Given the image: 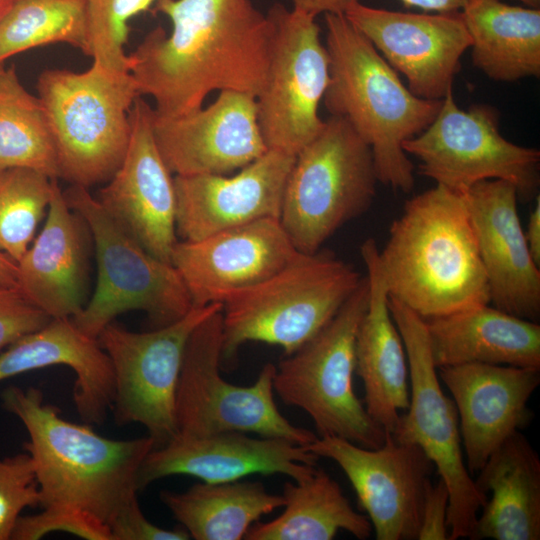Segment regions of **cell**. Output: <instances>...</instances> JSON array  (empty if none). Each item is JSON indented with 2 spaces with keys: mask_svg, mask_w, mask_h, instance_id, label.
I'll list each match as a JSON object with an SVG mask.
<instances>
[{
  "mask_svg": "<svg viewBox=\"0 0 540 540\" xmlns=\"http://www.w3.org/2000/svg\"><path fill=\"white\" fill-rule=\"evenodd\" d=\"M1 400L27 431L24 449L34 464L42 509L21 515L11 540H38L55 531L112 540L117 518L138 502L139 472L154 440L104 437L91 424L63 418L32 386H9Z\"/></svg>",
  "mask_w": 540,
  "mask_h": 540,
  "instance_id": "obj_1",
  "label": "cell"
},
{
  "mask_svg": "<svg viewBox=\"0 0 540 540\" xmlns=\"http://www.w3.org/2000/svg\"><path fill=\"white\" fill-rule=\"evenodd\" d=\"M172 24L158 26L128 54L129 73L154 113L177 117L203 105L213 91L256 96L269 66L273 23L251 0H156Z\"/></svg>",
  "mask_w": 540,
  "mask_h": 540,
  "instance_id": "obj_2",
  "label": "cell"
},
{
  "mask_svg": "<svg viewBox=\"0 0 540 540\" xmlns=\"http://www.w3.org/2000/svg\"><path fill=\"white\" fill-rule=\"evenodd\" d=\"M378 255L388 296L424 320L490 304L465 193L436 184L407 200Z\"/></svg>",
  "mask_w": 540,
  "mask_h": 540,
  "instance_id": "obj_3",
  "label": "cell"
},
{
  "mask_svg": "<svg viewBox=\"0 0 540 540\" xmlns=\"http://www.w3.org/2000/svg\"><path fill=\"white\" fill-rule=\"evenodd\" d=\"M330 79L323 102L345 119L373 154L378 181L404 193L415 184L404 141L425 130L441 100L416 96L344 14H325Z\"/></svg>",
  "mask_w": 540,
  "mask_h": 540,
  "instance_id": "obj_4",
  "label": "cell"
},
{
  "mask_svg": "<svg viewBox=\"0 0 540 540\" xmlns=\"http://www.w3.org/2000/svg\"><path fill=\"white\" fill-rule=\"evenodd\" d=\"M361 280L328 251L298 252L272 276L222 303V363L248 342L293 353L336 315Z\"/></svg>",
  "mask_w": 540,
  "mask_h": 540,
  "instance_id": "obj_5",
  "label": "cell"
},
{
  "mask_svg": "<svg viewBox=\"0 0 540 540\" xmlns=\"http://www.w3.org/2000/svg\"><path fill=\"white\" fill-rule=\"evenodd\" d=\"M36 88L51 130L59 179L84 188L109 181L126 155L129 110L140 96L131 74L93 62L80 73L47 69Z\"/></svg>",
  "mask_w": 540,
  "mask_h": 540,
  "instance_id": "obj_6",
  "label": "cell"
},
{
  "mask_svg": "<svg viewBox=\"0 0 540 540\" xmlns=\"http://www.w3.org/2000/svg\"><path fill=\"white\" fill-rule=\"evenodd\" d=\"M378 178L370 146L338 116L295 156L279 220L297 251L315 253L371 206Z\"/></svg>",
  "mask_w": 540,
  "mask_h": 540,
  "instance_id": "obj_7",
  "label": "cell"
},
{
  "mask_svg": "<svg viewBox=\"0 0 540 540\" xmlns=\"http://www.w3.org/2000/svg\"><path fill=\"white\" fill-rule=\"evenodd\" d=\"M367 303L365 276L316 335L275 365L273 387L284 404L309 415L319 437L335 436L373 449L384 443L386 432L353 387L356 334Z\"/></svg>",
  "mask_w": 540,
  "mask_h": 540,
  "instance_id": "obj_8",
  "label": "cell"
},
{
  "mask_svg": "<svg viewBox=\"0 0 540 540\" xmlns=\"http://www.w3.org/2000/svg\"><path fill=\"white\" fill-rule=\"evenodd\" d=\"M63 194L89 229L97 266L95 290L72 318L81 331L97 339L117 316L135 310L145 312L154 329L191 310L190 295L171 263L153 256L130 237L88 188L71 185Z\"/></svg>",
  "mask_w": 540,
  "mask_h": 540,
  "instance_id": "obj_9",
  "label": "cell"
},
{
  "mask_svg": "<svg viewBox=\"0 0 540 540\" xmlns=\"http://www.w3.org/2000/svg\"><path fill=\"white\" fill-rule=\"evenodd\" d=\"M221 366L219 310L197 325L186 344L176 391L178 434L254 433L300 446L316 439V434L295 426L279 411L274 399L273 363H266L249 386L226 381L220 375Z\"/></svg>",
  "mask_w": 540,
  "mask_h": 540,
  "instance_id": "obj_10",
  "label": "cell"
},
{
  "mask_svg": "<svg viewBox=\"0 0 540 540\" xmlns=\"http://www.w3.org/2000/svg\"><path fill=\"white\" fill-rule=\"evenodd\" d=\"M393 320L404 342L409 367V405L391 433L419 446L449 490V539L469 538L488 496L469 473L453 400L442 390L430 352L426 324L410 308L389 297Z\"/></svg>",
  "mask_w": 540,
  "mask_h": 540,
  "instance_id": "obj_11",
  "label": "cell"
},
{
  "mask_svg": "<svg viewBox=\"0 0 540 540\" xmlns=\"http://www.w3.org/2000/svg\"><path fill=\"white\" fill-rule=\"evenodd\" d=\"M402 148L419 160L421 175L453 191L465 193L478 182L499 179L512 183L522 200L536 197L540 151L504 138L495 108L475 104L462 110L452 88L430 125Z\"/></svg>",
  "mask_w": 540,
  "mask_h": 540,
  "instance_id": "obj_12",
  "label": "cell"
},
{
  "mask_svg": "<svg viewBox=\"0 0 540 540\" xmlns=\"http://www.w3.org/2000/svg\"><path fill=\"white\" fill-rule=\"evenodd\" d=\"M221 309L219 303L193 306L175 322L146 332L113 321L99 333L113 370L111 409L118 425H142L155 447L178 434L176 391L186 344L197 325Z\"/></svg>",
  "mask_w": 540,
  "mask_h": 540,
  "instance_id": "obj_13",
  "label": "cell"
},
{
  "mask_svg": "<svg viewBox=\"0 0 540 540\" xmlns=\"http://www.w3.org/2000/svg\"><path fill=\"white\" fill-rule=\"evenodd\" d=\"M274 31L257 119L268 149L296 155L322 130L318 109L330 79V60L314 16L280 3L267 12Z\"/></svg>",
  "mask_w": 540,
  "mask_h": 540,
  "instance_id": "obj_14",
  "label": "cell"
},
{
  "mask_svg": "<svg viewBox=\"0 0 540 540\" xmlns=\"http://www.w3.org/2000/svg\"><path fill=\"white\" fill-rule=\"evenodd\" d=\"M304 447L343 470L377 540L418 538L423 498L435 469L419 446L386 433L384 443L373 449L335 436H317Z\"/></svg>",
  "mask_w": 540,
  "mask_h": 540,
  "instance_id": "obj_15",
  "label": "cell"
},
{
  "mask_svg": "<svg viewBox=\"0 0 540 540\" xmlns=\"http://www.w3.org/2000/svg\"><path fill=\"white\" fill-rule=\"evenodd\" d=\"M153 108L140 96L129 110L130 140L124 160L96 199L130 237L171 263L176 233L174 176L153 135ZM172 264V263H171Z\"/></svg>",
  "mask_w": 540,
  "mask_h": 540,
  "instance_id": "obj_16",
  "label": "cell"
},
{
  "mask_svg": "<svg viewBox=\"0 0 540 540\" xmlns=\"http://www.w3.org/2000/svg\"><path fill=\"white\" fill-rule=\"evenodd\" d=\"M381 54L401 72L416 96L441 100L452 88L471 38L460 12L409 13L352 4L344 13Z\"/></svg>",
  "mask_w": 540,
  "mask_h": 540,
  "instance_id": "obj_17",
  "label": "cell"
},
{
  "mask_svg": "<svg viewBox=\"0 0 540 540\" xmlns=\"http://www.w3.org/2000/svg\"><path fill=\"white\" fill-rule=\"evenodd\" d=\"M153 135L173 175H228L267 151L256 98L223 90L209 106L177 117L153 114Z\"/></svg>",
  "mask_w": 540,
  "mask_h": 540,
  "instance_id": "obj_18",
  "label": "cell"
},
{
  "mask_svg": "<svg viewBox=\"0 0 540 540\" xmlns=\"http://www.w3.org/2000/svg\"><path fill=\"white\" fill-rule=\"evenodd\" d=\"M278 218H264L196 241L179 240L171 263L192 306L222 304L272 276L298 253Z\"/></svg>",
  "mask_w": 540,
  "mask_h": 540,
  "instance_id": "obj_19",
  "label": "cell"
},
{
  "mask_svg": "<svg viewBox=\"0 0 540 540\" xmlns=\"http://www.w3.org/2000/svg\"><path fill=\"white\" fill-rule=\"evenodd\" d=\"M295 156L267 149L233 175H174L178 239L196 241L260 219H279Z\"/></svg>",
  "mask_w": 540,
  "mask_h": 540,
  "instance_id": "obj_20",
  "label": "cell"
},
{
  "mask_svg": "<svg viewBox=\"0 0 540 540\" xmlns=\"http://www.w3.org/2000/svg\"><path fill=\"white\" fill-rule=\"evenodd\" d=\"M319 457L284 439L252 437L242 432L204 436L177 434L146 456L138 476L139 490L172 475L193 476L207 483L242 480L260 474L308 478Z\"/></svg>",
  "mask_w": 540,
  "mask_h": 540,
  "instance_id": "obj_21",
  "label": "cell"
},
{
  "mask_svg": "<svg viewBox=\"0 0 540 540\" xmlns=\"http://www.w3.org/2000/svg\"><path fill=\"white\" fill-rule=\"evenodd\" d=\"M457 409L469 473L532 418L528 402L540 384V369L469 363L437 368Z\"/></svg>",
  "mask_w": 540,
  "mask_h": 540,
  "instance_id": "obj_22",
  "label": "cell"
},
{
  "mask_svg": "<svg viewBox=\"0 0 540 540\" xmlns=\"http://www.w3.org/2000/svg\"><path fill=\"white\" fill-rule=\"evenodd\" d=\"M466 199L494 307L519 318L540 316V270L528 249L516 187L505 180L473 185Z\"/></svg>",
  "mask_w": 540,
  "mask_h": 540,
  "instance_id": "obj_23",
  "label": "cell"
},
{
  "mask_svg": "<svg viewBox=\"0 0 540 540\" xmlns=\"http://www.w3.org/2000/svg\"><path fill=\"white\" fill-rule=\"evenodd\" d=\"M52 186L44 225L17 261L16 287L51 319L73 318L88 301L92 239L58 179Z\"/></svg>",
  "mask_w": 540,
  "mask_h": 540,
  "instance_id": "obj_24",
  "label": "cell"
},
{
  "mask_svg": "<svg viewBox=\"0 0 540 540\" xmlns=\"http://www.w3.org/2000/svg\"><path fill=\"white\" fill-rule=\"evenodd\" d=\"M373 238L360 246L366 267L368 303L355 341V373L364 386V406L386 432L393 433L409 405V367L403 339L391 315L389 296Z\"/></svg>",
  "mask_w": 540,
  "mask_h": 540,
  "instance_id": "obj_25",
  "label": "cell"
},
{
  "mask_svg": "<svg viewBox=\"0 0 540 540\" xmlns=\"http://www.w3.org/2000/svg\"><path fill=\"white\" fill-rule=\"evenodd\" d=\"M75 375L73 402L83 422L101 424L114 397L111 362L96 338L81 331L72 318L51 319L0 352V382L52 366Z\"/></svg>",
  "mask_w": 540,
  "mask_h": 540,
  "instance_id": "obj_26",
  "label": "cell"
},
{
  "mask_svg": "<svg viewBox=\"0 0 540 540\" xmlns=\"http://www.w3.org/2000/svg\"><path fill=\"white\" fill-rule=\"evenodd\" d=\"M436 368L469 363L540 369V325L489 304L425 319Z\"/></svg>",
  "mask_w": 540,
  "mask_h": 540,
  "instance_id": "obj_27",
  "label": "cell"
},
{
  "mask_svg": "<svg viewBox=\"0 0 540 540\" xmlns=\"http://www.w3.org/2000/svg\"><path fill=\"white\" fill-rule=\"evenodd\" d=\"M477 474L476 486L491 496L469 539L539 540L540 458L528 439L512 434Z\"/></svg>",
  "mask_w": 540,
  "mask_h": 540,
  "instance_id": "obj_28",
  "label": "cell"
},
{
  "mask_svg": "<svg viewBox=\"0 0 540 540\" xmlns=\"http://www.w3.org/2000/svg\"><path fill=\"white\" fill-rule=\"evenodd\" d=\"M473 65L487 77L514 82L540 75V10L501 0H472L460 12Z\"/></svg>",
  "mask_w": 540,
  "mask_h": 540,
  "instance_id": "obj_29",
  "label": "cell"
},
{
  "mask_svg": "<svg viewBox=\"0 0 540 540\" xmlns=\"http://www.w3.org/2000/svg\"><path fill=\"white\" fill-rule=\"evenodd\" d=\"M160 500L195 540H241L261 517L284 505L261 482H199L182 492L163 490Z\"/></svg>",
  "mask_w": 540,
  "mask_h": 540,
  "instance_id": "obj_30",
  "label": "cell"
},
{
  "mask_svg": "<svg viewBox=\"0 0 540 540\" xmlns=\"http://www.w3.org/2000/svg\"><path fill=\"white\" fill-rule=\"evenodd\" d=\"M284 510L270 521H257L246 540H331L345 530L364 540L373 532L367 515L353 509L340 485L316 468L306 479L284 483Z\"/></svg>",
  "mask_w": 540,
  "mask_h": 540,
  "instance_id": "obj_31",
  "label": "cell"
},
{
  "mask_svg": "<svg viewBox=\"0 0 540 540\" xmlns=\"http://www.w3.org/2000/svg\"><path fill=\"white\" fill-rule=\"evenodd\" d=\"M29 168L58 179L56 152L40 99L21 84L15 66H0V169Z\"/></svg>",
  "mask_w": 540,
  "mask_h": 540,
  "instance_id": "obj_32",
  "label": "cell"
},
{
  "mask_svg": "<svg viewBox=\"0 0 540 540\" xmlns=\"http://www.w3.org/2000/svg\"><path fill=\"white\" fill-rule=\"evenodd\" d=\"M55 43L88 56L83 0H14L0 17V66L18 53Z\"/></svg>",
  "mask_w": 540,
  "mask_h": 540,
  "instance_id": "obj_33",
  "label": "cell"
},
{
  "mask_svg": "<svg viewBox=\"0 0 540 540\" xmlns=\"http://www.w3.org/2000/svg\"><path fill=\"white\" fill-rule=\"evenodd\" d=\"M52 180L29 168L0 169V251L16 263L47 214Z\"/></svg>",
  "mask_w": 540,
  "mask_h": 540,
  "instance_id": "obj_34",
  "label": "cell"
},
{
  "mask_svg": "<svg viewBox=\"0 0 540 540\" xmlns=\"http://www.w3.org/2000/svg\"><path fill=\"white\" fill-rule=\"evenodd\" d=\"M156 0H83L87 17L88 56L107 69L127 71L128 21Z\"/></svg>",
  "mask_w": 540,
  "mask_h": 540,
  "instance_id": "obj_35",
  "label": "cell"
},
{
  "mask_svg": "<svg viewBox=\"0 0 540 540\" xmlns=\"http://www.w3.org/2000/svg\"><path fill=\"white\" fill-rule=\"evenodd\" d=\"M39 505L40 493L30 455L26 452L0 458V540H11L22 511Z\"/></svg>",
  "mask_w": 540,
  "mask_h": 540,
  "instance_id": "obj_36",
  "label": "cell"
},
{
  "mask_svg": "<svg viewBox=\"0 0 540 540\" xmlns=\"http://www.w3.org/2000/svg\"><path fill=\"white\" fill-rule=\"evenodd\" d=\"M50 320L16 286L0 284V352Z\"/></svg>",
  "mask_w": 540,
  "mask_h": 540,
  "instance_id": "obj_37",
  "label": "cell"
},
{
  "mask_svg": "<svg viewBox=\"0 0 540 540\" xmlns=\"http://www.w3.org/2000/svg\"><path fill=\"white\" fill-rule=\"evenodd\" d=\"M112 540H188V532L178 526L167 529L150 522L141 510L139 502L131 505L115 521L111 528Z\"/></svg>",
  "mask_w": 540,
  "mask_h": 540,
  "instance_id": "obj_38",
  "label": "cell"
},
{
  "mask_svg": "<svg viewBox=\"0 0 540 540\" xmlns=\"http://www.w3.org/2000/svg\"><path fill=\"white\" fill-rule=\"evenodd\" d=\"M450 494L446 483L439 479L428 484L421 509V522L417 540H448L447 522Z\"/></svg>",
  "mask_w": 540,
  "mask_h": 540,
  "instance_id": "obj_39",
  "label": "cell"
},
{
  "mask_svg": "<svg viewBox=\"0 0 540 540\" xmlns=\"http://www.w3.org/2000/svg\"><path fill=\"white\" fill-rule=\"evenodd\" d=\"M358 0H291L294 10L316 17L324 14H344Z\"/></svg>",
  "mask_w": 540,
  "mask_h": 540,
  "instance_id": "obj_40",
  "label": "cell"
},
{
  "mask_svg": "<svg viewBox=\"0 0 540 540\" xmlns=\"http://www.w3.org/2000/svg\"><path fill=\"white\" fill-rule=\"evenodd\" d=\"M535 198L536 204L529 215L524 237L531 256L540 265V197Z\"/></svg>",
  "mask_w": 540,
  "mask_h": 540,
  "instance_id": "obj_41",
  "label": "cell"
},
{
  "mask_svg": "<svg viewBox=\"0 0 540 540\" xmlns=\"http://www.w3.org/2000/svg\"><path fill=\"white\" fill-rule=\"evenodd\" d=\"M472 0H401L407 7H417L438 13L458 12Z\"/></svg>",
  "mask_w": 540,
  "mask_h": 540,
  "instance_id": "obj_42",
  "label": "cell"
},
{
  "mask_svg": "<svg viewBox=\"0 0 540 540\" xmlns=\"http://www.w3.org/2000/svg\"><path fill=\"white\" fill-rule=\"evenodd\" d=\"M17 263L4 252L0 251V284L16 286Z\"/></svg>",
  "mask_w": 540,
  "mask_h": 540,
  "instance_id": "obj_43",
  "label": "cell"
},
{
  "mask_svg": "<svg viewBox=\"0 0 540 540\" xmlns=\"http://www.w3.org/2000/svg\"><path fill=\"white\" fill-rule=\"evenodd\" d=\"M14 0H0V17L8 9Z\"/></svg>",
  "mask_w": 540,
  "mask_h": 540,
  "instance_id": "obj_44",
  "label": "cell"
},
{
  "mask_svg": "<svg viewBox=\"0 0 540 540\" xmlns=\"http://www.w3.org/2000/svg\"><path fill=\"white\" fill-rule=\"evenodd\" d=\"M532 8H539L540 0H517Z\"/></svg>",
  "mask_w": 540,
  "mask_h": 540,
  "instance_id": "obj_45",
  "label": "cell"
}]
</instances>
